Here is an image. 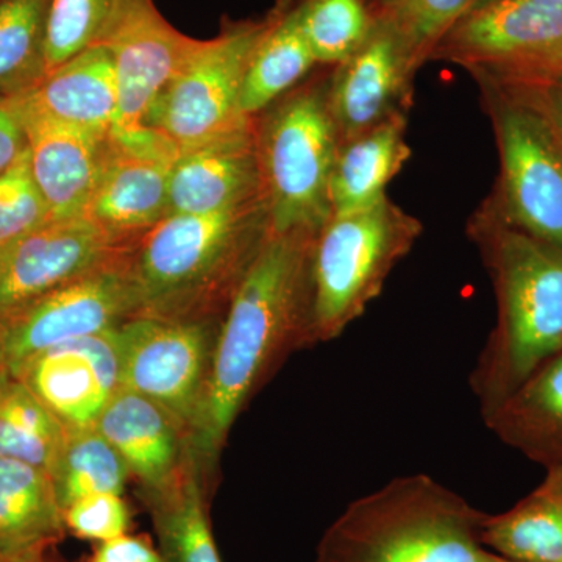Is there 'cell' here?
<instances>
[{
	"instance_id": "ffe728a7",
	"label": "cell",
	"mask_w": 562,
	"mask_h": 562,
	"mask_svg": "<svg viewBox=\"0 0 562 562\" xmlns=\"http://www.w3.org/2000/svg\"><path fill=\"white\" fill-rule=\"evenodd\" d=\"M24 94L47 116L109 138L117 110L113 55L106 46L80 52Z\"/></svg>"
},
{
	"instance_id": "cb8c5ba5",
	"label": "cell",
	"mask_w": 562,
	"mask_h": 562,
	"mask_svg": "<svg viewBox=\"0 0 562 562\" xmlns=\"http://www.w3.org/2000/svg\"><path fill=\"white\" fill-rule=\"evenodd\" d=\"M408 121H392L339 147L330 180L333 216L368 209L386 198V187L412 158Z\"/></svg>"
},
{
	"instance_id": "3957f363",
	"label": "cell",
	"mask_w": 562,
	"mask_h": 562,
	"mask_svg": "<svg viewBox=\"0 0 562 562\" xmlns=\"http://www.w3.org/2000/svg\"><path fill=\"white\" fill-rule=\"evenodd\" d=\"M268 235L262 199L216 213L169 214L128 250L136 316L224 317Z\"/></svg>"
},
{
	"instance_id": "4316f807",
	"label": "cell",
	"mask_w": 562,
	"mask_h": 562,
	"mask_svg": "<svg viewBox=\"0 0 562 562\" xmlns=\"http://www.w3.org/2000/svg\"><path fill=\"white\" fill-rule=\"evenodd\" d=\"M58 503L65 512L85 497L124 494L127 464L94 425L69 428L49 469Z\"/></svg>"
},
{
	"instance_id": "f35d334b",
	"label": "cell",
	"mask_w": 562,
	"mask_h": 562,
	"mask_svg": "<svg viewBox=\"0 0 562 562\" xmlns=\"http://www.w3.org/2000/svg\"><path fill=\"white\" fill-rule=\"evenodd\" d=\"M44 553L46 552L11 554V557H0V562H47Z\"/></svg>"
},
{
	"instance_id": "9a60e30c",
	"label": "cell",
	"mask_w": 562,
	"mask_h": 562,
	"mask_svg": "<svg viewBox=\"0 0 562 562\" xmlns=\"http://www.w3.org/2000/svg\"><path fill=\"white\" fill-rule=\"evenodd\" d=\"M13 376L66 427H91L122 387L116 328L52 347Z\"/></svg>"
},
{
	"instance_id": "30bf717a",
	"label": "cell",
	"mask_w": 562,
	"mask_h": 562,
	"mask_svg": "<svg viewBox=\"0 0 562 562\" xmlns=\"http://www.w3.org/2000/svg\"><path fill=\"white\" fill-rule=\"evenodd\" d=\"M222 317L135 316L116 328L121 384L168 409L190 435L213 362Z\"/></svg>"
},
{
	"instance_id": "d6a6232c",
	"label": "cell",
	"mask_w": 562,
	"mask_h": 562,
	"mask_svg": "<svg viewBox=\"0 0 562 562\" xmlns=\"http://www.w3.org/2000/svg\"><path fill=\"white\" fill-rule=\"evenodd\" d=\"M52 222L32 176L29 149L0 173V249Z\"/></svg>"
},
{
	"instance_id": "60d3db41",
	"label": "cell",
	"mask_w": 562,
	"mask_h": 562,
	"mask_svg": "<svg viewBox=\"0 0 562 562\" xmlns=\"http://www.w3.org/2000/svg\"><path fill=\"white\" fill-rule=\"evenodd\" d=\"M486 562H524V561H514V560H508V558H503L501 557V554H495V553H487V560Z\"/></svg>"
},
{
	"instance_id": "7a4b0ae2",
	"label": "cell",
	"mask_w": 562,
	"mask_h": 562,
	"mask_svg": "<svg viewBox=\"0 0 562 562\" xmlns=\"http://www.w3.org/2000/svg\"><path fill=\"white\" fill-rule=\"evenodd\" d=\"M468 235L497 299V322L471 373L484 419L562 351V249L503 224L483 206Z\"/></svg>"
},
{
	"instance_id": "1f68e13d",
	"label": "cell",
	"mask_w": 562,
	"mask_h": 562,
	"mask_svg": "<svg viewBox=\"0 0 562 562\" xmlns=\"http://www.w3.org/2000/svg\"><path fill=\"white\" fill-rule=\"evenodd\" d=\"M490 2L492 0H401L383 16L392 22L414 65L420 69L430 61L436 44L457 22Z\"/></svg>"
},
{
	"instance_id": "d6986e66",
	"label": "cell",
	"mask_w": 562,
	"mask_h": 562,
	"mask_svg": "<svg viewBox=\"0 0 562 562\" xmlns=\"http://www.w3.org/2000/svg\"><path fill=\"white\" fill-rule=\"evenodd\" d=\"M173 162L114 146L85 217L114 243L132 247L169 214V172Z\"/></svg>"
},
{
	"instance_id": "d590c367",
	"label": "cell",
	"mask_w": 562,
	"mask_h": 562,
	"mask_svg": "<svg viewBox=\"0 0 562 562\" xmlns=\"http://www.w3.org/2000/svg\"><path fill=\"white\" fill-rule=\"evenodd\" d=\"M88 562H162L160 552L147 539L138 536H120L102 542Z\"/></svg>"
},
{
	"instance_id": "9c48e42d",
	"label": "cell",
	"mask_w": 562,
	"mask_h": 562,
	"mask_svg": "<svg viewBox=\"0 0 562 562\" xmlns=\"http://www.w3.org/2000/svg\"><path fill=\"white\" fill-rule=\"evenodd\" d=\"M436 60L497 83L561 79L562 0H492L442 36Z\"/></svg>"
},
{
	"instance_id": "8992f818",
	"label": "cell",
	"mask_w": 562,
	"mask_h": 562,
	"mask_svg": "<svg viewBox=\"0 0 562 562\" xmlns=\"http://www.w3.org/2000/svg\"><path fill=\"white\" fill-rule=\"evenodd\" d=\"M422 232V222L387 195L368 209L330 217L313 246L314 344L339 338L360 319Z\"/></svg>"
},
{
	"instance_id": "f546056e",
	"label": "cell",
	"mask_w": 562,
	"mask_h": 562,
	"mask_svg": "<svg viewBox=\"0 0 562 562\" xmlns=\"http://www.w3.org/2000/svg\"><path fill=\"white\" fill-rule=\"evenodd\" d=\"M50 0H0V98L33 90L46 77Z\"/></svg>"
},
{
	"instance_id": "ba28073f",
	"label": "cell",
	"mask_w": 562,
	"mask_h": 562,
	"mask_svg": "<svg viewBox=\"0 0 562 562\" xmlns=\"http://www.w3.org/2000/svg\"><path fill=\"white\" fill-rule=\"evenodd\" d=\"M271 21V13L260 21H225L216 38L201 41L158 95L147 127L181 154L249 120L239 110L244 77Z\"/></svg>"
},
{
	"instance_id": "5b68a950",
	"label": "cell",
	"mask_w": 562,
	"mask_h": 562,
	"mask_svg": "<svg viewBox=\"0 0 562 562\" xmlns=\"http://www.w3.org/2000/svg\"><path fill=\"white\" fill-rule=\"evenodd\" d=\"M328 76L292 88L255 116L261 195L273 233H319L333 216L330 180L341 138L328 105Z\"/></svg>"
},
{
	"instance_id": "836d02e7",
	"label": "cell",
	"mask_w": 562,
	"mask_h": 562,
	"mask_svg": "<svg viewBox=\"0 0 562 562\" xmlns=\"http://www.w3.org/2000/svg\"><path fill=\"white\" fill-rule=\"evenodd\" d=\"M66 530L85 541L109 542L127 535L131 509L120 494L81 498L63 512Z\"/></svg>"
},
{
	"instance_id": "83f0119b",
	"label": "cell",
	"mask_w": 562,
	"mask_h": 562,
	"mask_svg": "<svg viewBox=\"0 0 562 562\" xmlns=\"http://www.w3.org/2000/svg\"><path fill=\"white\" fill-rule=\"evenodd\" d=\"M66 431L27 384L10 372L0 379V458L49 472Z\"/></svg>"
},
{
	"instance_id": "2e32d148",
	"label": "cell",
	"mask_w": 562,
	"mask_h": 562,
	"mask_svg": "<svg viewBox=\"0 0 562 562\" xmlns=\"http://www.w3.org/2000/svg\"><path fill=\"white\" fill-rule=\"evenodd\" d=\"M13 99L27 135L32 176L52 221L83 217L101 179L109 138L47 116L25 94Z\"/></svg>"
},
{
	"instance_id": "5bb4252c",
	"label": "cell",
	"mask_w": 562,
	"mask_h": 562,
	"mask_svg": "<svg viewBox=\"0 0 562 562\" xmlns=\"http://www.w3.org/2000/svg\"><path fill=\"white\" fill-rule=\"evenodd\" d=\"M199 46L201 41L173 29L154 2L122 25L106 44L117 87L116 117L109 138H125L147 128L158 95Z\"/></svg>"
},
{
	"instance_id": "277c9868",
	"label": "cell",
	"mask_w": 562,
	"mask_h": 562,
	"mask_svg": "<svg viewBox=\"0 0 562 562\" xmlns=\"http://www.w3.org/2000/svg\"><path fill=\"white\" fill-rule=\"evenodd\" d=\"M484 516L430 475L398 476L344 509L314 562H486Z\"/></svg>"
},
{
	"instance_id": "d4e9b609",
	"label": "cell",
	"mask_w": 562,
	"mask_h": 562,
	"mask_svg": "<svg viewBox=\"0 0 562 562\" xmlns=\"http://www.w3.org/2000/svg\"><path fill=\"white\" fill-rule=\"evenodd\" d=\"M484 549L508 560L562 562V468L508 512L486 514L480 528Z\"/></svg>"
},
{
	"instance_id": "44dd1931",
	"label": "cell",
	"mask_w": 562,
	"mask_h": 562,
	"mask_svg": "<svg viewBox=\"0 0 562 562\" xmlns=\"http://www.w3.org/2000/svg\"><path fill=\"white\" fill-rule=\"evenodd\" d=\"M484 424L543 468L562 465V351L543 362Z\"/></svg>"
},
{
	"instance_id": "74e56055",
	"label": "cell",
	"mask_w": 562,
	"mask_h": 562,
	"mask_svg": "<svg viewBox=\"0 0 562 562\" xmlns=\"http://www.w3.org/2000/svg\"><path fill=\"white\" fill-rule=\"evenodd\" d=\"M9 371V361H7V330L5 325L0 322V379Z\"/></svg>"
},
{
	"instance_id": "484cf974",
	"label": "cell",
	"mask_w": 562,
	"mask_h": 562,
	"mask_svg": "<svg viewBox=\"0 0 562 562\" xmlns=\"http://www.w3.org/2000/svg\"><path fill=\"white\" fill-rule=\"evenodd\" d=\"M272 21L251 55L244 77L239 110L258 116L283 98L317 65L299 25L294 0H279Z\"/></svg>"
},
{
	"instance_id": "e575fe53",
	"label": "cell",
	"mask_w": 562,
	"mask_h": 562,
	"mask_svg": "<svg viewBox=\"0 0 562 562\" xmlns=\"http://www.w3.org/2000/svg\"><path fill=\"white\" fill-rule=\"evenodd\" d=\"M29 149L27 135L13 98H0V173Z\"/></svg>"
},
{
	"instance_id": "8fae6325",
	"label": "cell",
	"mask_w": 562,
	"mask_h": 562,
	"mask_svg": "<svg viewBox=\"0 0 562 562\" xmlns=\"http://www.w3.org/2000/svg\"><path fill=\"white\" fill-rule=\"evenodd\" d=\"M127 255L52 292L3 324L11 375L52 347L114 330L136 316Z\"/></svg>"
},
{
	"instance_id": "e0dca14e",
	"label": "cell",
	"mask_w": 562,
	"mask_h": 562,
	"mask_svg": "<svg viewBox=\"0 0 562 562\" xmlns=\"http://www.w3.org/2000/svg\"><path fill=\"white\" fill-rule=\"evenodd\" d=\"M257 199L262 195L255 116L181 151L169 172V214L216 213Z\"/></svg>"
},
{
	"instance_id": "7c38bea8",
	"label": "cell",
	"mask_w": 562,
	"mask_h": 562,
	"mask_svg": "<svg viewBox=\"0 0 562 562\" xmlns=\"http://www.w3.org/2000/svg\"><path fill=\"white\" fill-rule=\"evenodd\" d=\"M131 247L114 243L87 217L52 221L0 249V322L52 292L105 268Z\"/></svg>"
},
{
	"instance_id": "f1b7e54d",
	"label": "cell",
	"mask_w": 562,
	"mask_h": 562,
	"mask_svg": "<svg viewBox=\"0 0 562 562\" xmlns=\"http://www.w3.org/2000/svg\"><path fill=\"white\" fill-rule=\"evenodd\" d=\"M154 0H50L46 74L95 46H106L136 11Z\"/></svg>"
},
{
	"instance_id": "52a82bcc",
	"label": "cell",
	"mask_w": 562,
	"mask_h": 562,
	"mask_svg": "<svg viewBox=\"0 0 562 562\" xmlns=\"http://www.w3.org/2000/svg\"><path fill=\"white\" fill-rule=\"evenodd\" d=\"M501 154L497 190L484 202L503 224L562 249V138L513 85L476 80Z\"/></svg>"
},
{
	"instance_id": "ab89813d",
	"label": "cell",
	"mask_w": 562,
	"mask_h": 562,
	"mask_svg": "<svg viewBox=\"0 0 562 562\" xmlns=\"http://www.w3.org/2000/svg\"><path fill=\"white\" fill-rule=\"evenodd\" d=\"M401 0H368L369 7L375 14V18L383 16L387 11L394 9Z\"/></svg>"
},
{
	"instance_id": "4dcf8cb0",
	"label": "cell",
	"mask_w": 562,
	"mask_h": 562,
	"mask_svg": "<svg viewBox=\"0 0 562 562\" xmlns=\"http://www.w3.org/2000/svg\"><path fill=\"white\" fill-rule=\"evenodd\" d=\"M294 7L317 65L331 68L360 49L376 22L368 0H294Z\"/></svg>"
},
{
	"instance_id": "7402d4cb",
	"label": "cell",
	"mask_w": 562,
	"mask_h": 562,
	"mask_svg": "<svg viewBox=\"0 0 562 562\" xmlns=\"http://www.w3.org/2000/svg\"><path fill=\"white\" fill-rule=\"evenodd\" d=\"M210 486L198 458L191 454L168 483L138 490L154 520L162 562H222L206 508Z\"/></svg>"
},
{
	"instance_id": "ac0fdd59",
	"label": "cell",
	"mask_w": 562,
	"mask_h": 562,
	"mask_svg": "<svg viewBox=\"0 0 562 562\" xmlns=\"http://www.w3.org/2000/svg\"><path fill=\"white\" fill-rule=\"evenodd\" d=\"M94 427L121 454L139 490L168 483L192 454L187 427L173 414L124 387L103 408Z\"/></svg>"
},
{
	"instance_id": "4fadbf2b",
	"label": "cell",
	"mask_w": 562,
	"mask_h": 562,
	"mask_svg": "<svg viewBox=\"0 0 562 562\" xmlns=\"http://www.w3.org/2000/svg\"><path fill=\"white\" fill-rule=\"evenodd\" d=\"M405 44L386 16L328 76V105L341 144L392 121H408L417 74Z\"/></svg>"
},
{
	"instance_id": "6da1fadb",
	"label": "cell",
	"mask_w": 562,
	"mask_h": 562,
	"mask_svg": "<svg viewBox=\"0 0 562 562\" xmlns=\"http://www.w3.org/2000/svg\"><path fill=\"white\" fill-rule=\"evenodd\" d=\"M317 233H273L233 292L205 395L190 430L191 452L211 483L233 422L292 351L314 347L312 258Z\"/></svg>"
},
{
	"instance_id": "603a6c76",
	"label": "cell",
	"mask_w": 562,
	"mask_h": 562,
	"mask_svg": "<svg viewBox=\"0 0 562 562\" xmlns=\"http://www.w3.org/2000/svg\"><path fill=\"white\" fill-rule=\"evenodd\" d=\"M65 531L49 473L0 458V557L46 552Z\"/></svg>"
},
{
	"instance_id": "8d00e7d4",
	"label": "cell",
	"mask_w": 562,
	"mask_h": 562,
	"mask_svg": "<svg viewBox=\"0 0 562 562\" xmlns=\"http://www.w3.org/2000/svg\"><path fill=\"white\" fill-rule=\"evenodd\" d=\"M513 87L519 88L535 105L541 109L562 138V77L561 79L539 81V83L513 85Z\"/></svg>"
}]
</instances>
